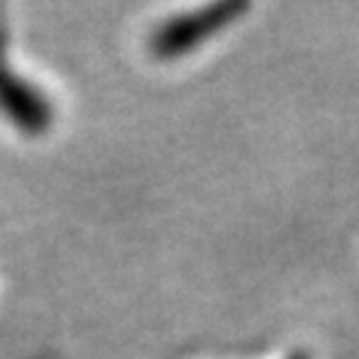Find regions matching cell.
<instances>
[{
	"label": "cell",
	"mask_w": 359,
	"mask_h": 359,
	"mask_svg": "<svg viewBox=\"0 0 359 359\" xmlns=\"http://www.w3.org/2000/svg\"><path fill=\"white\" fill-rule=\"evenodd\" d=\"M250 6L245 0H216L208 3L203 8H192V11L173 13L165 22L152 29L149 35V51L157 59H179L200 48L208 38L218 35L221 29L243 16Z\"/></svg>",
	"instance_id": "cell-1"
},
{
	"label": "cell",
	"mask_w": 359,
	"mask_h": 359,
	"mask_svg": "<svg viewBox=\"0 0 359 359\" xmlns=\"http://www.w3.org/2000/svg\"><path fill=\"white\" fill-rule=\"evenodd\" d=\"M0 115L25 136H43L56 120L51 99L32 80L22 77L8 62L6 29L0 25Z\"/></svg>",
	"instance_id": "cell-2"
},
{
	"label": "cell",
	"mask_w": 359,
	"mask_h": 359,
	"mask_svg": "<svg viewBox=\"0 0 359 359\" xmlns=\"http://www.w3.org/2000/svg\"><path fill=\"white\" fill-rule=\"evenodd\" d=\"M293 359H306V357H304V354H295V357Z\"/></svg>",
	"instance_id": "cell-3"
}]
</instances>
